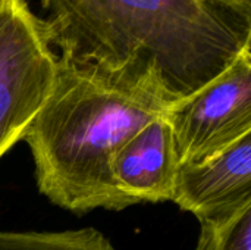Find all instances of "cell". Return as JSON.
<instances>
[{
    "label": "cell",
    "mask_w": 251,
    "mask_h": 250,
    "mask_svg": "<svg viewBox=\"0 0 251 250\" xmlns=\"http://www.w3.org/2000/svg\"><path fill=\"white\" fill-rule=\"evenodd\" d=\"M57 56L124 71L166 109L215 80L251 43L250 21L207 0H44Z\"/></svg>",
    "instance_id": "6da1fadb"
},
{
    "label": "cell",
    "mask_w": 251,
    "mask_h": 250,
    "mask_svg": "<svg viewBox=\"0 0 251 250\" xmlns=\"http://www.w3.org/2000/svg\"><path fill=\"white\" fill-rule=\"evenodd\" d=\"M165 112L57 56L51 91L22 137L40 193L72 212L132 206L115 184L112 161L128 139Z\"/></svg>",
    "instance_id": "7a4b0ae2"
},
{
    "label": "cell",
    "mask_w": 251,
    "mask_h": 250,
    "mask_svg": "<svg viewBox=\"0 0 251 250\" xmlns=\"http://www.w3.org/2000/svg\"><path fill=\"white\" fill-rule=\"evenodd\" d=\"M57 72L50 29L25 0H0V158L47 100Z\"/></svg>",
    "instance_id": "3957f363"
},
{
    "label": "cell",
    "mask_w": 251,
    "mask_h": 250,
    "mask_svg": "<svg viewBox=\"0 0 251 250\" xmlns=\"http://www.w3.org/2000/svg\"><path fill=\"white\" fill-rule=\"evenodd\" d=\"M179 164L199 162L251 134V50L246 46L215 80L165 112Z\"/></svg>",
    "instance_id": "277c9868"
},
{
    "label": "cell",
    "mask_w": 251,
    "mask_h": 250,
    "mask_svg": "<svg viewBox=\"0 0 251 250\" xmlns=\"http://www.w3.org/2000/svg\"><path fill=\"white\" fill-rule=\"evenodd\" d=\"M174 203L200 222H221L251 206V134L199 162L179 164Z\"/></svg>",
    "instance_id": "5b68a950"
},
{
    "label": "cell",
    "mask_w": 251,
    "mask_h": 250,
    "mask_svg": "<svg viewBox=\"0 0 251 250\" xmlns=\"http://www.w3.org/2000/svg\"><path fill=\"white\" fill-rule=\"evenodd\" d=\"M178 168L174 134L165 113L141 127L112 161L115 184L134 205L172 202Z\"/></svg>",
    "instance_id": "8992f818"
},
{
    "label": "cell",
    "mask_w": 251,
    "mask_h": 250,
    "mask_svg": "<svg viewBox=\"0 0 251 250\" xmlns=\"http://www.w3.org/2000/svg\"><path fill=\"white\" fill-rule=\"evenodd\" d=\"M0 250H115L112 243L94 228L4 233L0 231Z\"/></svg>",
    "instance_id": "52a82bcc"
},
{
    "label": "cell",
    "mask_w": 251,
    "mask_h": 250,
    "mask_svg": "<svg viewBox=\"0 0 251 250\" xmlns=\"http://www.w3.org/2000/svg\"><path fill=\"white\" fill-rule=\"evenodd\" d=\"M194 250H251V206L221 222H200Z\"/></svg>",
    "instance_id": "ba28073f"
},
{
    "label": "cell",
    "mask_w": 251,
    "mask_h": 250,
    "mask_svg": "<svg viewBox=\"0 0 251 250\" xmlns=\"http://www.w3.org/2000/svg\"><path fill=\"white\" fill-rule=\"evenodd\" d=\"M228 7L246 19H251V0H225Z\"/></svg>",
    "instance_id": "9c48e42d"
},
{
    "label": "cell",
    "mask_w": 251,
    "mask_h": 250,
    "mask_svg": "<svg viewBox=\"0 0 251 250\" xmlns=\"http://www.w3.org/2000/svg\"><path fill=\"white\" fill-rule=\"evenodd\" d=\"M207 1H213V3H218V4H222V6L228 7V4H226L225 0H207ZM228 9H229V7H228ZM240 16H241V15H240Z\"/></svg>",
    "instance_id": "30bf717a"
}]
</instances>
